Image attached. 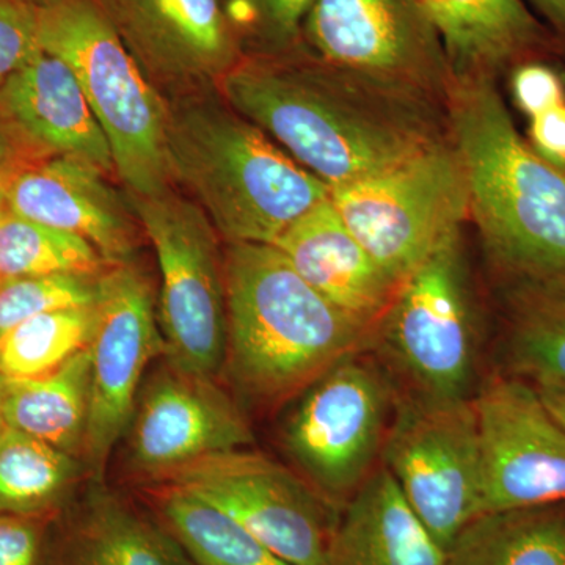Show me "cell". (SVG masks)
Instances as JSON below:
<instances>
[{
    "mask_svg": "<svg viewBox=\"0 0 565 565\" xmlns=\"http://www.w3.org/2000/svg\"><path fill=\"white\" fill-rule=\"evenodd\" d=\"M125 435L129 467L147 484L203 457L247 449L255 440L247 416L215 377L169 362L141 385Z\"/></svg>",
    "mask_w": 565,
    "mask_h": 565,
    "instance_id": "9a60e30c",
    "label": "cell"
},
{
    "mask_svg": "<svg viewBox=\"0 0 565 565\" xmlns=\"http://www.w3.org/2000/svg\"><path fill=\"white\" fill-rule=\"evenodd\" d=\"M109 264L87 241L7 210L0 212V280L41 275L102 277Z\"/></svg>",
    "mask_w": 565,
    "mask_h": 565,
    "instance_id": "83f0119b",
    "label": "cell"
},
{
    "mask_svg": "<svg viewBox=\"0 0 565 565\" xmlns=\"http://www.w3.org/2000/svg\"><path fill=\"white\" fill-rule=\"evenodd\" d=\"M13 136H18V134L11 129L9 122L0 117V169L9 163L14 156Z\"/></svg>",
    "mask_w": 565,
    "mask_h": 565,
    "instance_id": "74e56055",
    "label": "cell"
},
{
    "mask_svg": "<svg viewBox=\"0 0 565 565\" xmlns=\"http://www.w3.org/2000/svg\"><path fill=\"white\" fill-rule=\"evenodd\" d=\"M511 85L516 106L530 118L565 103L563 76L546 65L544 58L516 65Z\"/></svg>",
    "mask_w": 565,
    "mask_h": 565,
    "instance_id": "836d02e7",
    "label": "cell"
},
{
    "mask_svg": "<svg viewBox=\"0 0 565 565\" xmlns=\"http://www.w3.org/2000/svg\"><path fill=\"white\" fill-rule=\"evenodd\" d=\"M61 515L0 512V565H50L52 534Z\"/></svg>",
    "mask_w": 565,
    "mask_h": 565,
    "instance_id": "d6a6232c",
    "label": "cell"
},
{
    "mask_svg": "<svg viewBox=\"0 0 565 565\" xmlns=\"http://www.w3.org/2000/svg\"><path fill=\"white\" fill-rule=\"evenodd\" d=\"M96 303L35 316L0 337L3 379L41 377L58 370L90 345Z\"/></svg>",
    "mask_w": 565,
    "mask_h": 565,
    "instance_id": "f1b7e54d",
    "label": "cell"
},
{
    "mask_svg": "<svg viewBox=\"0 0 565 565\" xmlns=\"http://www.w3.org/2000/svg\"><path fill=\"white\" fill-rule=\"evenodd\" d=\"M161 269L159 307L166 362L217 377L226 352L225 262L202 207L169 191L131 196Z\"/></svg>",
    "mask_w": 565,
    "mask_h": 565,
    "instance_id": "8992f818",
    "label": "cell"
},
{
    "mask_svg": "<svg viewBox=\"0 0 565 565\" xmlns=\"http://www.w3.org/2000/svg\"><path fill=\"white\" fill-rule=\"evenodd\" d=\"M327 564L448 565V552L379 465L338 512Z\"/></svg>",
    "mask_w": 565,
    "mask_h": 565,
    "instance_id": "7402d4cb",
    "label": "cell"
},
{
    "mask_svg": "<svg viewBox=\"0 0 565 565\" xmlns=\"http://www.w3.org/2000/svg\"><path fill=\"white\" fill-rule=\"evenodd\" d=\"M530 136L542 158L565 169V103L531 118Z\"/></svg>",
    "mask_w": 565,
    "mask_h": 565,
    "instance_id": "e575fe53",
    "label": "cell"
},
{
    "mask_svg": "<svg viewBox=\"0 0 565 565\" xmlns=\"http://www.w3.org/2000/svg\"><path fill=\"white\" fill-rule=\"evenodd\" d=\"M508 351L515 377L535 388L565 385V291L520 286Z\"/></svg>",
    "mask_w": 565,
    "mask_h": 565,
    "instance_id": "4316f807",
    "label": "cell"
},
{
    "mask_svg": "<svg viewBox=\"0 0 565 565\" xmlns=\"http://www.w3.org/2000/svg\"><path fill=\"white\" fill-rule=\"evenodd\" d=\"M40 50L39 2L0 0V87Z\"/></svg>",
    "mask_w": 565,
    "mask_h": 565,
    "instance_id": "1f68e13d",
    "label": "cell"
},
{
    "mask_svg": "<svg viewBox=\"0 0 565 565\" xmlns=\"http://www.w3.org/2000/svg\"><path fill=\"white\" fill-rule=\"evenodd\" d=\"M156 88L218 84L241 58L223 0H95Z\"/></svg>",
    "mask_w": 565,
    "mask_h": 565,
    "instance_id": "2e32d148",
    "label": "cell"
},
{
    "mask_svg": "<svg viewBox=\"0 0 565 565\" xmlns=\"http://www.w3.org/2000/svg\"><path fill=\"white\" fill-rule=\"evenodd\" d=\"M233 28L258 33L277 47H289L300 39L316 0H223Z\"/></svg>",
    "mask_w": 565,
    "mask_h": 565,
    "instance_id": "4dcf8cb0",
    "label": "cell"
},
{
    "mask_svg": "<svg viewBox=\"0 0 565 565\" xmlns=\"http://www.w3.org/2000/svg\"><path fill=\"white\" fill-rule=\"evenodd\" d=\"M7 182H9V178L2 177L0 174V212L6 211V188Z\"/></svg>",
    "mask_w": 565,
    "mask_h": 565,
    "instance_id": "f35d334b",
    "label": "cell"
},
{
    "mask_svg": "<svg viewBox=\"0 0 565 565\" xmlns=\"http://www.w3.org/2000/svg\"><path fill=\"white\" fill-rule=\"evenodd\" d=\"M151 484L199 494L288 564L329 565L327 550L340 511L270 457L248 448L203 457Z\"/></svg>",
    "mask_w": 565,
    "mask_h": 565,
    "instance_id": "7c38bea8",
    "label": "cell"
},
{
    "mask_svg": "<svg viewBox=\"0 0 565 565\" xmlns=\"http://www.w3.org/2000/svg\"><path fill=\"white\" fill-rule=\"evenodd\" d=\"M281 441L297 470L340 511L379 467L388 434V379L362 356H345L299 394Z\"/></svg>",
    "mask_w": 565,
    "mask_h": 565,
    "instance_id": "ba28073f",
    "label": "cell"
},
{
    "mask_svg": "<svg viewBox=\"0 0 565 565\" xmlns=\"http://www.w3.org/2000/svg\"><path fill=\"white\" fill-rule=\"evenodd\" d=\"M85 471L77 457L0 424V512L61 515Z\"/></svg>",
    "mask_w": 565,
    "mask_h": 565,
    "instance_id": "d4e9b609",
    "label": "cell"
},
{
    "mask_svg": "<svg viewBox=\"0 0 565 565\" xmlns=\"http://www.w3.org/2000/svg\"><path fill=\"white\" fill-rule=\"evenodd\" d=\"M88 351L90 404L82 462L93 482H103L131 423L147 367L166 353L150 282L131 263L110 266L98 278Z\"/></svg>",
    "mask_w": 565,
    "mask_h": 565,
    "instance_id": "4fadbf2b",
    "label": "cell"
},
{
    "mask_svg": "<svg viewBox=\"0 0 565 565\" xmlns=\"http://www.w3.org/2000/svg\"><path fill=\"white\" fill-rule=\"evenodd\" d=\"M147 492L195 565H291L199 494L169 484H150Z\"/></svg>",
    "mask_w": 565,
    "mask_h": 565,
    "instance_id": "484cf974",
    "label": "cell"
},
{
    "mask_svg": "<svg viewBox=\"0 0 565 565\" xmlns=\"http://www.w3.org/2000/svg\"><path fill=\"white\" fill-rule=\"evenodd\" d=\"M3 377L0 375V393H2Z\"/></svg>",
    "mask_w": 565,
    "mask_h": 565,
    "instance_id": "ab89813d",
    "label": "cell"
},
{
    "mask_svg": "<svg viewBox=\"0 0 565 565\" xmlns=\"http://www.w3.org/2000/svg\"><path fill=\"white\" fill-rule=\"evenodd\" d=\"M90 404V351L46 375L3 379L0 424L82 460Z\"/></svg>",
    "mask_w": 565,
    "mask_h": 565,
    "instance_id": "603a6c76",
    "label": "cell"
},
{
    "mask_svg": "<svg viewBox=\"0 0 565 565\" xmlns=\"http://www.w3.org/2000/svg\"><path fill=\"white\" fill-rule=\"evenodd\" d=\"M0 117L36 147L115 173L109 141L73 70L40 50L0 87Z\"/></svg>",
    "mask_w": 565,
    "mask_h": 565,
    "instance_id": "d6986e66",
    "label": "cell"
},
{
    "mask_svg": "<svg viewBox=\"0 0 565 565\" xmlns=\"http://www.w3.org/2000/svg\"><path fill=\"white\" fill-rule=\"evenodd\" d=\"M223 262L222 371L252 403L292 399L345 356L374 343L373 329L323 299L274 245L228 244Z\"/></svg>",
    "mask_w": 565,
    "mask_h": 565,
    "instance_id": "3957f363",
    "label": "cell"
},
{
    "mask_svg": "<svg viewBox=\"0 0 565 565\" xmlns=\"http://www.w3.org/2000/svg\"><path fill=\"white\" fill-rule=\"evenodd\" d=\"M50 565H195L161 519L140 511L104 482L52 534Z\"/></svg>",
    "mask_w": 565,
    "mask_h": 565,
    "instance_id": "44dd1931",
    "label": "cell"
},
{
    "mask_svg": "<svg viewBox=\"0 0 565 565\" xmlns=\"http://www.w3.org/2000/svg\"><path fill=\"white\" fill-rule=\"evenodd\" d=\"M448 565H565V509L476 516L449 546Z\"/></svg>",
    "mask_w": 565,
    "mask_h": 565,
    "instance_id": "cb8c5ba5",
    "label": "cell"
},
{
    "mask_svg": "<svg viewBox=\"0 0 565 565\" xmlns=\"http://www.w3.org/2000/svg\"><path fill=\"white\" fill-rule=\"evenodd\" d=\"M7 210L81 236L109 266L131 263L137 234L125 203L92 163L70 156L9 178Z\"/></svg>",
    "mask_w": 565,
    "mask_h": 565,
    "instance_id": "e0dca14e",
    "label": "cell"
},
{
    "mask_svg": "<svg viewBox=\"0 0 565 565\" xmlns=\"http://www.w3.org/2000/svg\"><path fill=\"white\" fill-rule=\"evenodd\" d=\"M382 465L448 552L460 531L481 515V446L473 399L401 401Z\"/></svg>",
    "mask_w": 565,
    "mask_h": 565,
    "instance_id": "8fae6325",
    "label": "cell"
},
{
    "mask_svg": "<svg viewBox=\"0 0 565 565\" xmlns=\"http://www.w3.org/2000/svg\"><path fill=\"white\" fill-rule=\"evenodd\" d=\"M39 41L79 81L129 195L172 191L170 107L126 50L95 0H36Z\"/></svg>",
    "mask_w": 565,
    "mask_h": 565,
    "instance_id": "5b68a950",
    "label": "cell"
},
{
    "mask_svg": "<svg viewBox=\"0 0 565 565\" xmlns=\"http://www.w3.org/2000/svg\"><path fill=\"white\" fill-rule=\"evenodd\" d=\"M303 32L323 65L375 90L415 102L451 87L422 0H316Z\"/></svg>",
    "mask_w": 565,
    "mask_h": 565,
    "instance_id": "30bf717a",
    "label": "cell"
},
{
    "mask_svg": "<svg viewBox=\"0 0 565 565\" xmlns=\"http://www.w3.org/2000/svg\"><path fill=\"white\" fill-rule=\"evenodd\" d=\"M374 341L416 397H468L475 371V326L460 228L404 278Z\"/></svg>",
    "mask_w": 565,
    "mask_h": 565,
    "instance_id": "9c48e42d",
    "label": "cell"
},
{
    "mask_svg": "<svg viewBox=\"0 0 565 565\" xmlns=\"http://www.w3.org/2000/svg\"><path fill=\"white\" fill-rule=\"evenodd\" d=\"M353 236L390 277L403 282L470 212L455 147L433 145L393 169L330 189Z\"/></svg>",
    "mask_w": 565,
    "mask_h": 565,
    "instance_id": "52a82bcc",
    "label": "cell"
},
{
    "mask_svg": "<svg viewBox=\"0 0 565 565\" xmlns=\"http://www.w3.org/2000/svg\"><path fill=\"white\" fill-rule=\"evenodd\" d=\"M170 169L226 243L274 245L330 188L262 129L210 99L170 107Z\"/></svg>",
    "mask_w": 565,
    "mask_h": 565,
    "instance_id": "277c9868",
    "label": "cell"
},
{
    "mask_svg": "<svg viewBox=\"0 0 565 565\" xmlns=\"http://www.w3.org/2000/svg\"><path fill=\"white\" fill-rule=\"evenodd\" d=\"M565 50V0H523Z\"/></svg>",
    "mask_w": 565,
    "mask_h": 565,
    "instance_id": "d590c367",
    "label": "cell"
},
{
    "mask_svg": "<svg viewBox=\"0 0 565 565\" xmlns=\"http://www.w3.org/2000/svg\"><path fill=\"white\" fill-rule=\"evenodd\" d=\"M535 388V386H534ZM537 390L546 411L556 419V423L565 430V385L541 386Z\"/></svg>",
    "mask_w": 565,
    "mask_h": 565,
    "instance_id": "8d00e7d4",
    "label": "cell"
},
{
    "mask_svg": "<svg viewBox=\"0 0 565 565\" xmlns=\"http://www.w3.org/2000/svg\"><path fill=\"white\" fill-rule=\"evenodd\" d=\"M333 73L250 58L218 87L236 114L330 189L393 169L440 141L408 106L414 102Z\"/></svg>",
    "mask_w": 565,
    "mask_h": 565,
    "instance_id": "6da1fadb",
    "label": "cell"
},
{
    "mask_svg": "<svg viewBox=\"0 0 565 565\" xmlns=\"http://www.w3.org/2000/svg\"><path fill=\"white\" fill-rule=\"evenodd\" d=\"M98 278L57 274L0 280V337L47 311L95 305Z\"/></svg>",
    "mask_w": 565,
    "mask_h": 565,
    "instance_id": "f546056e",
    "label": "cell"
},
{
    "mask_svg": "<svg viewBox=\"0 0 565 565\" xmlns=\"http://www.w3.org/2000/svg\"><path fill=\"white\" fill-rule=\"evenodd\" d=\"M446 96L487 250L522 285L565 291V169L522 139L492 77L455 79Z\"/></svg>",
    "mask_w": 565,
    "mask_h": 565,
    "instance_id": "7a4b0ae2",
    "label": "cell"
},
{
    "mask_svg": "<svg viewBox=\"0 0 565 565\" xmlns=\"http://www.w3.org/2000/svg\"><path fill=\"white\" fill-rule=\"evenodd\" d=\"M481 446V515L565 503V430L520 377L473 399Z\"/></svg>",
    "mask_w": 565,
    "mask_h": 565,
    "instance_id": "5bb4252c",
    "label": "cell"
},
{
    "mask_svg": "<svg viewBox=\"0 0 565 565\" xmlns=\"http://www.w3.org/2000/svg\"><path fill=\"white\" fill-rule=\"evenodd\" d=\"M274 247L323 299L377 330L401 282L353 236L330 196L294 223Z\"/></svg>",
    "mask_w": 565,
    "mask_h": 565,
    "instance_id": "ac0fdd59",
    "label": "cell"
},
{
    "mask_svg": "<svg viewBox=\"0 0 565 565\" xmlns=\"http://www.w3.org/2000/svg\"><path fill=\"white\" fill-rule=\"evenodd\" d=\"M440 36L452 81L494 77L563 50L523 0H422Z\"/></svg>",
    "mask_w": 565,
    "mask_h": 565,
    "instance_id": "ffe728a7",
    "label": "cell"
}]
</instances>
